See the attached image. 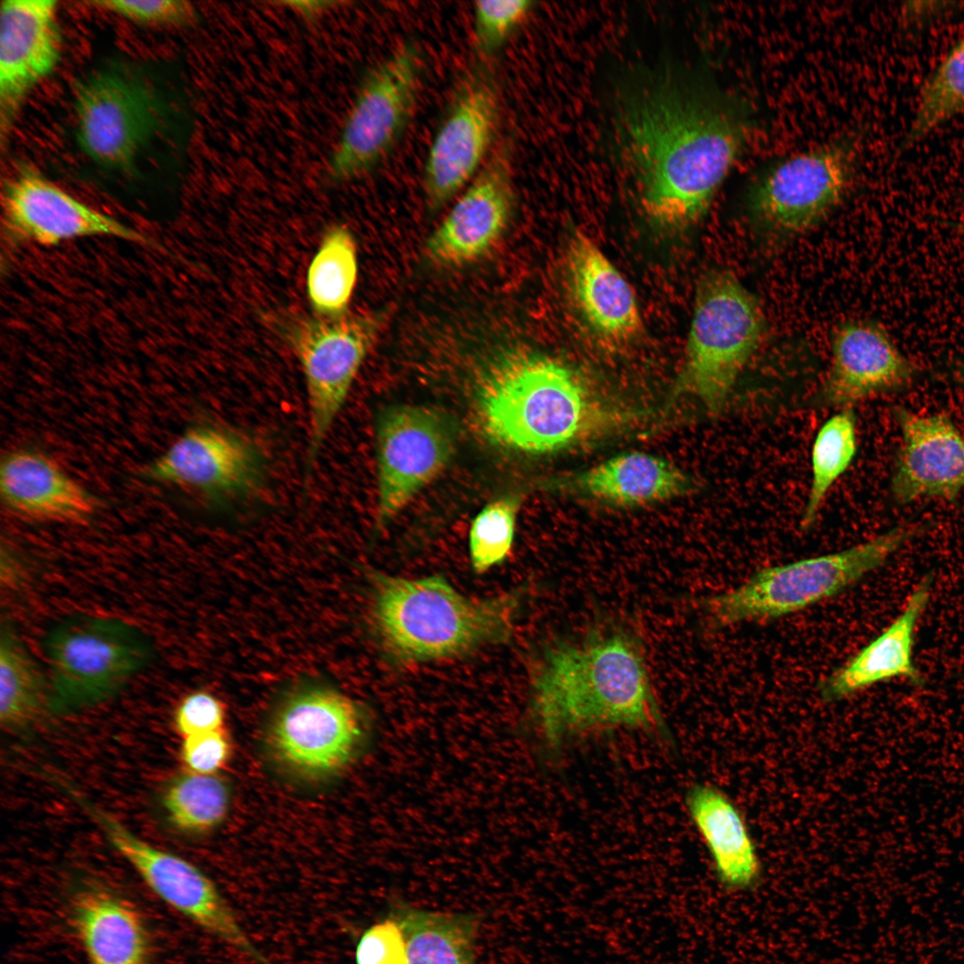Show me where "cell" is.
Here are the masks:
<instances>
[{"instance_id":"6da1fadb","label":"cell","mask_w":964,"mask_h":964,"mask_svg":"<svg viewBox=\"0 0 964 964\" xmlns=\"http://www.w3.org/2000/svg\"><path fill=\"white\" fill-rule=\"evenodd\" d=\"M617 118L643 208L669 229L705 214L751 128L741 101L667 68L622 86Z\"/></svg>"},{"instance_id":"7a4b0ae2","label":"cell","mask_w":964,"mask_h":964,"mask_svg":"<svg viewBox=\"0 0 964 964\" xmlns=\"http://www.w3.org/2000/svg\"><path fill=\"white\" fill-rule=\"evenodd\" d=\"M532 687L534 713L551 746L616 728L666 735L642 645L625 628H598L552 643Z\"/></svg>"},{"instance_id":"3957f363","label":"cell","mask_w":964,"mask_h":964,"mask_svg":"<svg viewBox=\"0 0 964 964\" xmlns=\"http://www.w3.org/2000/svg\"><path fill=\"white\" fill-rule=\"evenodd\" d=\"M482 428L493 441L543 454L594 440L635 420L578 372L552 357L515 352L498 359L478 390Z\"/></svg>"},{"instance_id":"277c9868","label":"cell","mask_w":964,"mask_h":964,"mask_svg":"<svg viewBox=\"0 0 964 964\" xmlns=\"http://www.w3.org/2000/svg\"><path fill=\"white\" fill-rule=\"evenodd\" d=\"M519 592L474 599L445 578L377 574L373 620L393 655L406 661H428L464 654L502 643L511 635Z\"/></svg>"},{"instance_id":"5b68a950","label":"cell","mask_w":964,"mask_h":964,"mask_svg":"<svg viewBox=\"0 0 964 964\" xmlns=\"http://www.w3.org/2000/svg\"><path fill=\"white\" fill-rule=\"evenodd\" d=\"M920 530L904 524L850 548L763 568L738 586L703 602L716 628L765 621L829 599L883 565Z\"/></svg>"},{"instance_id":"8992f818","label":"cell","mask_w":964,"mask_h":964,"mask_svg":"<svg viewBox=\"0 0 964 964\" xmlns=\"http://www.w3.org/2000/svg\"><path fill=\"white\" fill-rule=\"evenodd\" d=\"M694 300L677 394L698 400L716 415L759 346L766 321L755 297L726 270L703 273Z\"/></svg>"},{"instance_id":"52a82bcc","label":"cell","mask_w":964,"mask_h":964,"mask_svg":"<svg viewBox=\"0 0 964 964\" xmlns=\"http://www.w3.org/2000/svg\"><path fill=\"white\" fill-rule=\"evenodd\" d=\"M45 650L51 676L48 703L59 713L112 696L153 656L152 644L139 628L120 619L91 615L57 624Z\"/></svg>"},{"instance_id":"ba28073f","label":"cell","mask_w":964,"mask_h":964,"mask_svg":"<svg viewBox=\"0 0 964 964\" xmlns=\"http://www.w3.org/2000/svg\"><path fill=\"white\" fill-rule=\"evenodd\" d=\"M424 67L420 45L406 38L366 72L328 161L332 181L364 176L392 154L414 117Z\"/></svg>"},{"instance_id":"9c48e42d","label":"cell","mask_w":964,"mask_h":964,"mask_svg":"<svg viewBox=\"0 0 964 964\" xmlns=\"http://www.w3.org/2000/svg\"><path fill=\"white\" fill-rule=\"evenodd\" d=\"M384 319L381 314L295 319L286 335L303 368L309 405L307 469L316 461Z\"/></svg>"},{"instance_id":"30bf717a","label":"cell","mask_w":964,"mask_h":964,"mask_svg":"<svg viewBox=\"0 0 964 964\" xmlns=\"http://www.w3.org/2000/svg\"><path fill=\"white\" fill-rule=\"evenodd\" d=\"M501 91L493 62L476 61L455 85L425 161V202L437 211L479 171L496 144Z\"/></svg>"},{"instance_id":"8fae6325","label":"cell","mask_w":964,"mask_h":964,"mask_svg":"<svg viewBox=\"0 0 964 964\" xmlns=\"http://www.w3.org/2000/svg\"><path fill=\"white\" fill-rule=\"evenodd\" d=\"M74 104L81 150L93 162L112 169L132 166L164 114L162 101L150 82L116 65L84 79Z\"/></svg>"},{"instance_id":"7c38bea8","label":"cell","mask_w":964,"mask_h":964,"mask_svg":"<svg viewBox=\"0 0 964 964\" xmlns=\"http://www.w3.org/2000/svg\"><path fill=\"white\" fill-rule=\"evenodd\" d=\"M364 733L361 710L353 700L328 687L310 686L281 703L270 724L267 745L288 771L324 778L350 764Z\"/></svg>"},{"instance_id":"4fadbf2b","label":"cell","mask_w":964,"mask_h":964,"mask_svg":"<svg viewBox=\"0 0 964 964\" xmlns=\"http://www.w3.org/2000/svg\"><path fill=\"white\" fill-rule=\"evenodd\" d=\"M855 148L849 141L828 144L787 158L756 182L751 211L777 236L804 232L842 200L852 177Z\"/></svg>"},{"instance_id":"5bb4252c","label":"cell","mask_w":964,"mask_h":964,"mask_svg":"<svg viewBox=\"0 0 964 964\" xmlns=\"http://www.w3.org/2000/svg\"><path fill=\"white\" fill-rule=\"evenodd\" d=\"M455 445L449 420L434 409L397 405L377 421V524L385 525L448 465Z\"/></svg>"},{"instance_id":"9a60e30c","label":"cell","mask_w":964,"mask_h":964,"mask_svg":"<svg viewBox=\"0 0 964 964\" xmlns=\"http://www.w3.org/2000/svg\"><path fill=\"white\" fill-rule=\"evenodd\" d=\"M110 843L167 904L260 964L253 945L213 882L183 858L144 842L104 811L87 804Z\"/></svg>"},{"instance_id":"2e32d148","label":"cell","mask_w":964,"mask_h":964,"mask_svg":"<svg viewBox=\"0 0 964 964\" xmlns=\"http://www.w3.org/2000/svg\"><path fill=\"white\" fill-rule=\"evenodd\" d=\"M265 467V453L253 437L227 426L204 424L186 431L144 474L221 499L254 492L263 480Z\"/></svg>"},{"instance_id":"e0dca14e","label":"cell","mask_w":964,"mask_h":964,"mask_svg":"<svg viewBox=\"0 0 964 964\" xmlns=\"http://www.w3.org/2000/svg\"><path fill=\"white\" fill-rule=\"evenodd\" d=\"M515 203L512 143L497 140L485 163L426 243L436 264L457 267L478 261L497 243Z\"/></svg>"},{"instance_id":"ac0fdd59","label":"cell","mask_w":964,"mask_h":964,"mask_svg":"<svg viewBox=\"0 0 964 964\" xmlns=\"http://www.w3.org/2000/svg\"><path fill=\"white\" fill-rule=\"evenodd\" d=\"M894 416L902 434L891 482L894 500L954 501L964 489V438L959 429L944 413L897 407Z\"/></svg>"},{"instance_id":"d6986e66","label":"cell","mask_w":964,"mask_h":964,"mask_svg":"<svg viewBox=\"0 0 964 964\" xmlns=\"http://www.w3.org/2000/svg\"><path fill=\"white\" fill-rule=\"evenodd\" d=\"M7 229L16 237L52 245L71 238L111 236L143 244L149 240L87 205L42 176L25 171L5 187Z\"/></svg>"},{"instance_id":"ffe728a7","label":"cell","mask_w":964,"mask_h":964,"mask_svg":"<svg viewBox=\"0 0 964 964\" xmlns=\"http://www.w3.org/2000/svg\"><path fill=\"white\" fill-rule=\"evenodd\" d=\"M917 372L915 365L878 325L864 320L845 321L832 337L831 363L822 400L829 405L850 408L881 393L906 386Z\"/></svg>"},{"instance_id":"44dd1931","label":"cell","mask_w":964,"mask_h":964,"mask_svg":"<svg viewBox=\"0 0 964 964\" xmlns=\"http://www.w3.org/2000/svg\"><path fill=\"white\" fill-rule=\"evenodd\" d=\"M54 0H4L0 19V100L6 119L55 67L61 37Z\"/></svg>"},{"instance_id":"7402d4cb","label":"cell","mask_w":964,"mask_h":964,"mask_svg":"<svg viewBox=\"0 0 964 964\" xmlns=\"http://www.w3.org/2000/svg\"><path fill=\"white\" fill-rule=\"evenodd\" d=\"M572 297L587 324L603 340L628 343L639 335L642 319L625 278L584 233L570 237L566 255Z\"/></svg>"},{"instance_id":"603a6c76","label":"cell","mask_w":964,"mask_h":964,"mask_svg":"<svg viewBox=\"0 0 964 964\" xmlns=\"http://www.w3.org/2000/svg\"><path fill=\"white\" fill-rule=\"evenodd\" d=\"M933 578H923L907 598L896 619L874 640L818 685L821 700L835 702L877 683L894 678L920 685L923 677L913 661L915 630L929 602Z\"/></svg>"},{"instance_id":"cb8c5ba5","label":"cell","mask_w":964,"mask_h":964,"mask_svg":"<svg viewBox=\"0 0 964 964\" xmlns=\"http://www.w3.org/2000/svg\"><path fill=\"white\" fill-rule=\"evenodd\" d=\"M686 806L721 888L728 893L754 890L762 880L763 867L740 809L725 793L707 784L688 790Z\"/></svg>"},{"instance_id":"d4e9b609","label":"cell","mask_w":964,"mask_h":964,"mask_svg":"<svg viewBox=\"0 0 964 964\" xmlns=\"http://www.w3.org/2000/svg\"><path fill=\"white\" fill-rule=\"evenodd\" d=\"M71 921L89 964H149L150 937L138 910L100 886L77 892Z\"/></svg>"},{"instance_id":"484cf974","label":"cell","mask_w":964,"mask_h":964,"mask_svg":"<svg viewBox=\"0 0 964 964\" xmlns=\"http://www.w3.org/2000/svg\"><path fill=\"white\" fill-rule=\"evenodd\" d=\"M0 491L13 511L58 521H83L96 508L93 496L42 453L18 450L1 462Z\"/></svg>"},{"instance_id":"4316f807","label":"cell","mask_w":964,"mask_h":964,"mask_svg":"<svg viewBox=\"0 0 964 964\" xmlns=\"http://www.w3.org/2000/svg\"><path fill=\"white\" fill-rule=\"evenodd\" d=\"M564 486L589 498L620 507H636L681 496L692 479L671 461L642 452L608 459L571 478Z\"/></svg>"},{"instance_id":"83f0119b","label":"cell","mask_w":964,"mask_h":964,"mask_svg":"<svg viewBox=\"0 0 964 964\" xmlns=\"http://www.w3.org/2000/svg\"><path fill=\"white\" fill-rule=\"evenodd\" d=\"M406 942L404 964H475L477 921L471 915L399 905L392 915Z\"/></svg>"},{"instance_id":"f1b7e54d","label":"cell","mask_w":964,"mask_h":964,"mask_svg":"<svg viewBox=\"0 0 964 964\" xmlns=\"http://www.w3.org/2000/svg\"><path fill=\"white\" fill-rule=\"evenodd\" d=\"M358 273L357 253L350 231L336 225L325 233L307 271V292L315 315L346 313Z\"/></svg>"},{"instance_id":"f546056e","label":"cell","mask_w":964,"mask_h":964,"mask_svg":"<svg viewBox=\"0 0 964 964\" xmlns=\"http://www.w3.org/2000/svg\"><path fill=\"white\" fill-rule=\"evenodd\" d=\"M964 112V37L942 58L922 83L904 148L919 143Z\"/></svg>"},{"instance_id":"4dcf8cb0","label":"cell","mask_w":964,"mask_h":964,"mask_svg":"<svg viewBox=\"0 0 964 964\" xmlns=\"http://www.w3.org/2000/svg\"><path fill=\"white\" fill-rule=\"evenodd\" d=\"M855 420L853 411L844 408L827 420L816 436L811 450V484L800 522L802 529L814 524L827 492L856 453Z\"/></svg>"},{"instance_id":"1f68e13d","label":"cell","mask_w":964,"mask_h":964,"mask_svg":"<svg viewBox=\"0 0 964 964\" xmlns=\"http://www.w3.org/2000/svg\"><path fill=\"white\" fill-rule=\"evenodd\" d=\"M228 783L211 774L184 773L166 787L163 803L174 826L187 832H206L218 827L229 811Z\"/></svg>"},{"instance_id":"d6a6232c","label":"cell","mask_w":964,"mask_h":964,"mask_svg":"<svg viewBox=\"0 0 964 964\" xmlns=\"http://www.w3.org/2000/svg\"><path fill=\"white\" fill-rule=\"evenodd\" d=\"M43 684L17 636L4 628L0 639V719L6 727L22 726L37 711Z\"/></svg>"},{"instance_id":"836d02e7","label":"cell","mask_w":964,"mask_h":964,"mask_svg":"<svg viewBox=\"0 0 964 964\" xmlns=\"http://www.w3.org/2000/svg\"><path fill=\"white\" fill-rule=\"evenodd\" d=\"M521 499L503 496L487 504L473 519L470 530V554L477 573L502 563L511 552Z\"/></svg>"},{"instance_id":"e575fe53","label":"cell","mask_w":964,"mask_h":964,"mask_svg":"<svg viewBox=\"0 0 964 964\" xmlns=\"http://www.w3.org/2000/svg\"><path fill=\"white\" fill-rule=\"evenodd\" d=\"M527 0L476 1L473 4L472 46L477 60L493 62L532 8Z\"/></svg>"},{"instance_id":"d590c367","label":"cell","mask_w":964,"mask_h":964,"mask_svg":"<svg viewBox=\"0 0 964 964\" xmlns=\"http://www.w3.org/2000/svg\"><path fill=\"white\" fill-rule=\"evenodd\" d=\"M91 4L146 25H185L196 17L192 4L182 0H97Z\"/></svg>"},{"instance_id":"8d00e7d4","label":"cell","mask_w":964,"mask_h":964,"mask_svg":"<svg viewBox=\"0 0 964 964\" xmlns=\"http://www.w3.org/2000/svg\"><path fill=\"white\" fill-rule=\"evenodd\" d=\"M405 958L404 935L393 916L365 930L355 949L356 964H404Z\"/></svg>"},{"instance_id":"74e56055","label":"cell","mask_w":964,"mask_h":964,"mask_svg":"<svg viewBox=\"0 0 964 964\" xmlns=\"http://www.w3.org/2000/svg\"><path fill=\"white\" fill-rule=\"evenodd\" d=\"M226 709L214 694L203 690L187 694L174 713L178 731L186 736L223 729Z\"/></svg>"},{"instance_id":"f35d334b","label":"cell","mask_w":964,"mask_h":964,"mask_svg":"<svg viewBox=\"0 0 964 964\" xmlns=\"http://www.w3.org/2000/svg\"><path fill=\"white\" fill-rule=\"evenodd\" d=\"M231 744L223 729L186 736L181 757L191 772L211 775L230 757Z\"/></svg>"},{"instance_id":"ab89813d","label":"cell","mask_w":964,"mask_h":964,"mask_svg":"<svg viewBox=\"0 0 964 964\" xmlns=\"http://www.w3.org/2000/svg\"><path fill=\"white\" fill-rule=\"evenodd\" d=\"M951 2H908L903 6L904 18L909 23H923L952 9Z\"/></svg>"},{"instance_id":"60d3db41","label":"cell","mask_w":964,"mask_h":964,"mask_svg":"<svg viewBox=\"0 0 964 964\" xmlns=\"http://www.w3.org/2000/svg\"><path fill=\"white\" fill-rule=\"evenodd\" d=\"M301 18L314 21L335 7L337 2L326 0L283 1L280 3Z\"/></svg>"},{"instance_id":"b9f144b4","label":"cell","mask_w":964,"mask_h":964,"mask_svg":"<svg viewBox=\"0 0 964 964\" xmlns=\"http://www.w3.org/2000/svg\"><path fill=\"white\" fill-rule=\"evenodd\" d=\"M952 371L953 379L964 390V367H957Z\"/></svg>"}]
</instances>
